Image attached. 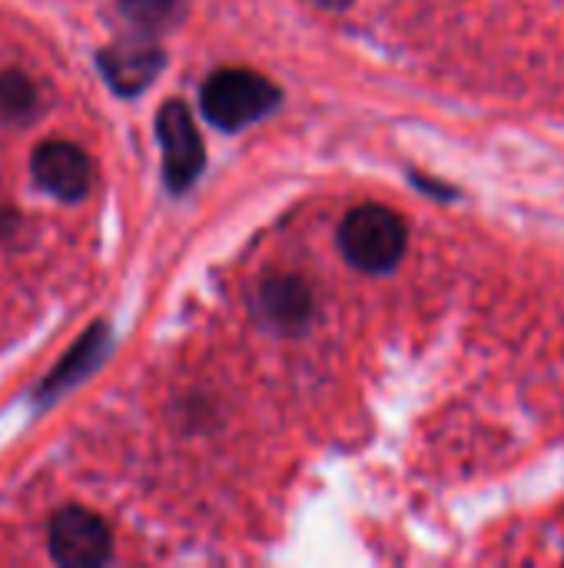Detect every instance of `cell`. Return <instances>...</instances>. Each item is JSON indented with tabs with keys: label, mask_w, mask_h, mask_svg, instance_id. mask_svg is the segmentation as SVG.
<instances>
[{
	"label": "cell",
	"mask_w": 564,
	"mask_h": 568,
	"mask_svg": "<svg viewBox=\"0 0 564 568\" xmlns=\"http://www.w3.org/2000/svg\"><path fill=\"white\" fill-rule=\"evenodd\" d=\"M276 103H279V87L263 73L243 67H223L209 73L199 90L203 116L229 133L263 120L266 113L276 110Z\"/></svg>",
	"instance_id": "1"
},
{
	"label": "cell",
	"mask_w": 564,
	"mask_h": 568,
	"mask_svg": "<svg viewBox=\"0 0 564 568\" xmlns=\"http://www.w3.org/2000/svg\"><path fill=\"white\" fill-rule=\"evenodd\" d=\"M346 260L362 273H389L406 253V223L379 203L356 206L339 226Z\"/></svg>",
	"instance_id": "2"
},
{
	"label": "cell",
	"mask_w": 564,
	"mask_h": 568,
	"mask_svg": "<svg viewBox=\"0 0 564 568\" xmlns=\"http://www.w3.org/2000/svg\"><path fill=\"white\" fill-rule=\"evenodd\" d=\"M156 136H160V150H163V173H166V186L173 193L189 190L206 163V150L199 140V130L186 110V103L170 100L160 106L156 116Z\"/></svg>",
	"instance_id": "3"
},
{
	"label": "cell",
	"mask_w": 564,
	"mask_h": 568,
	"mask_svg": "<svg viewBox=\"0 0 564 568\" xmlns=\"http://www.w3.org/2000/svg\"><path fill=\"white\" fill-rule=\"evenodd\" d=\"M47 542H50V556L60 566L70 568L103 566L113 552V536L106 523L80 506H66L50 519Z\"/></svg>",
	"instance_id": "4"
},
{
	"label": "cell",
	"mask_w": 564,
	"mask_h": 568,
	"mask_svg": "<svg viewBox=\"0 0 564 568\" xmlns=\"http://www.w3.org/2000/svg\"><path fill=\"white\" fill-rule=\"evenodd\" d=\"M30 170L37 183L57 200H83L93 186V163L86 150L70 140H47L33 150Z\"/></svg>",
	"instance_id": "5"
},
{
	"label": "cell",
	"mask_w": 564,
	"mask_h": 568,
	"mask_svg": "<svg viewBox=\"0 0 564 568\" xmlns=\"http://www.w3.org/2000/svg\"><path fill=\"white\" fill-rule=\"evenodd\" d=\"M96 63H100V73L106 77V83L116 90V93H140L146 83H153V77L160 73L163 67V50L143 37L136 40H120L113 47H103L96 53Z\"/></svg>",
	"instance_id": "6"
},
{
	"label": "cell",
	"mask_w": 564,
	"mask_h": 568,
	"mask_svg": "<svg viewBox=\"0 0 564 568\" xmlns=\"http://www.w3.org/2000/svg\"><path fill=\"white\" fill-rule=\"evenodd\" d=\"M263 303L269 310V316L283 320V323H296L309 313V293L299 280H273L263 290Z\"/></svg>",
	"instance_id": "7"
},
{
	"label": "cell",
	"mask_w": 564,
	"mask_h": 568,
	"mask_svg": "<svg viewBox=\"0 0 564 568\" xmlns=\"http://www.w3.org/2000/svg\"><path fill=\"white\" fill-rule=\"evenodd\" d=\"M180 0H120V13L140 30H156L173 20Z\"/></svg>",
	"instance_id": "8"
},
{
	"label": "cell",
	"mask_w": 564,
	"mask_h": 568,
	"mask_svg": "<svg viewBox=\"0 0 564 568\" xmlns=\"http://www.w3.org/2000/svg\"><path fill=\"white\" fill-rule=\"evenodd\" d=\"M33 103H37V93L20 73H0V110L3 113L23 116L27 110H33Z\"/></svg>",
	"instance_id": "9"
},
{
	"label": "cell",
	"mask_w": 564,
	"mask_h": 568,
	"mask_svg": "<svg viewBox=\"0 0 564 568\" xmlns=\"http://www.w3.org/2000/svg\"><path fill=\"white\" fill-rule=\"evenodd\" d=\"M316 3H326V7H346L349 0H316Z\"/></svg>",
	"instance_id": "10"
}]
</instances>
